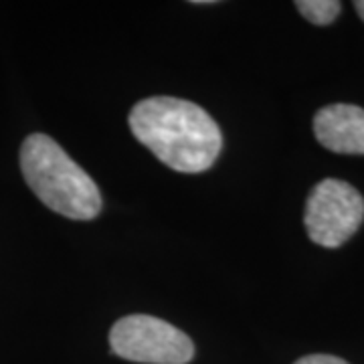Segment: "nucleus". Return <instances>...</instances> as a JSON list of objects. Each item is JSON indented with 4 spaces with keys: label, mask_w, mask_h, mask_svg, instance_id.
<instances>
[{
    "label": "nucleus",
    "mask_w": 364,
    "mask_h": 364,
    "mask_svg": "<svg viewBox=\"0 0 364 364\" xmlns=\"http://www.w3.org/2000/svg\"><path fill=\"white\" fill-rule=\"evenodd\" d=\"M130 130L168 168L186 174L208 170L219 158L223 136L200 105L178 97H148L132 107Z\"/></svg>",
    "instance_id": "nucleus-1"
},
{
    "label": "nucleus",
    "mask_w": 364,
    "mask_h": 364,
    "mask_svg": "<svg viewBox=\"0 0 364 364\" xmlns=\"http://www.w3.org/2000/svg\"><path fill=\"white\" fill-rule=\"evenodd\" d=\"M21 170L31 191L55 213L91 221L102 210V195L85 170L45 134H31L21 146Z\"/></svg>",
    "instance_id": "nucleus-2"
},
{
    "label": "nucleus",
    "mask_w": 364,
    "mask_h": 364,
    "mask_svg": "<svg viewBox=\"0 0 364 364\" xmlns=\"http://www.w3.org/2000/svg\"><path fill=\"white\" fill-rule=\"evenodd\" d=\"M109 346L117 356L142 364H186L195 356V344L182 330L146 314L117 320Z\"/></svg>",
    "instance_id": "nucleus-3"
},
{
    "label": "nucleus",
    "mask_w": 364,
    "mask_h": 364,
    "mask_svg": "<svg viewBox=\"0 0 364 364\" xmlns=\"http://www.w3.org/2000/svg\"><path fill=\"white\" fill-rule=\"evenodd\" d=\"M364 221V198L348 182L326 178L312 188L304 223L316 245L336 249L358 231Z\"/></svg>",
    "instance_id": "nucleus-4"
},
{
    "label": "nucleus",
    "mask_w": 364,
    "mask_h": 364,
    "mask_svg": "<svg viewBox=\"0 0 364 364\" xmlns=\"http://www.w3.org/2000/svg\"><path fill=\"white\" fill-rule=\"evenodd\" d=\"M314 134L336 154H364V109L350 104L326 105L314 117Z\"/></svg>",
    "instance_id": "nucleus-5"
},
{
    "label": "nucleus",
    "mask_w": 364,
    "mask_h": 364,
    "mask_svg": "<svg viewBox=\"0 0 364 364\" xmlns=\"http://www.w3.org/2000/svg\"><path fill=\"white\" fill-rule=\"evenodd\" d=\"M296 9L312 25L326 26L330 25L332 21H336L342 4H340L338 0H298Z\"/></svg>",
    "instance_id": "nucleus-6"
},
{
    "label": "nucleus",
    "mask_w": 364,
    "mask_h": 364,
    "mask_svg": "<svg viewBox=\"0 0 364 364\" xmlns=\"http://www.w3.org/2000/svg\"><path fill=\"white\" fill-rule=\"evenodd\" d=\"M294 364H348L346 360H342L338 356L332 354H308L304 358H299Z\"/></svg>",
    "instance_id": "nucleus-7"
},
{
    "label": "nucleus",
    "mask_w": 364,
    "mask_h": 364,
    "mask_svg": "<svg viewBox=\"0 0 364 364\" xmlns=\"http://www.w3.org/2000/svg\"><path fill=\"white\" fill-rule=\"evenodd\" d=\"M354 9H356V13L360 14V18L364 21V0H356L354 2Z\"/></svg>",
    "instance_id": "nucleus-8"
}]
</instances>
